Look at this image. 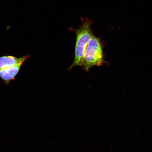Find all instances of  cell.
<instances>
[{
  "label": "cell",
  "mask_w": 152,
  "mask_h": 152,
  "mask_svg": "<svg viewBox=\"0 0 152 152\" xmlns=\"http://www.w3.org/2000/svg\"><path fill=\"white\" fill-rule=\"evenodd\" d=\"M104 62L101 42L99 38L93 35L85 51L83 67L88 72L93 66H102Z\"/></svg>",
  "instance_id": "7a4b0ae2"
},
{
  "label": "cell",
  "mask_w": 152,
  "mask_h": 152,
  "mask_svg": "<svg viewBox=\"0 0 152 152\" xmlns=\"http://www.w3.org/2000/svg\"><path fill=\"white\" fill-rule=\"evenodd\" d=\"M28 56L20 58L11 56H5L0 57V69L12 66L17 64H22L29 58Z\"/></svg>",
  "instance_id": "277c9868"
},
{
  "label": "cell",
  "mask_w": 152,
  "mask_h": 152,
  "mask_svg": "<svg viewBox=\"0 0 152 152\" xmlns=\"http://www.w3.org/2000/svg\"><path fill=\"white\" fill-rule=\"evenodd\" d=\"M82 25L74 31L76 35L75 60L69 68L75 66H83L85 53L93 35L91 26L93 21L89 18H81Z\"/></svg>",
  "instance_id": "6da1fadb"
},
{
  "label": "cell",
  "mask_w": 152,
  "mask_h": 152,
  "mask_svg": "<svg viewBox=\"0 0 152 152\" xmlns=\"http://www.w3.org/2000/svg\"><path fill=\"white\" fill-rule=\"evenodd\" d=\"M23 64H17L0 69V77L7 83H9L15 79Z\"/></svg>",
  "instance_id": "3957f363"
}]
</instances>
